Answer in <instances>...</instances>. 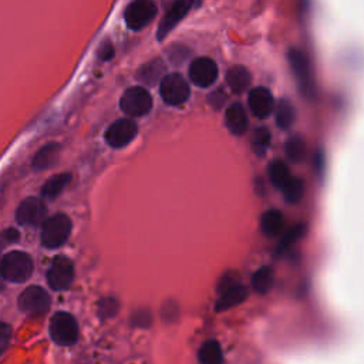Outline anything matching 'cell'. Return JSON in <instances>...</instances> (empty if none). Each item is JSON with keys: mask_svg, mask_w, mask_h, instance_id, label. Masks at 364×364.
<instances>
[{"mask_svg": "<svg viewBox=\"0 0 364 364\" xmlns=\"http://www.w3.org/2000/svg\"><path fill=\"white\" fill-rule=\"evenodd\" d=\"M33 267L31 256L21 250H11L0 259V274L6 282H26L31 276Z\"/></svg>", "mask_w": 364, "mask_h": 364, "instance_id": "obj_1", "label": "cell"}, {"mask_svg": "<svg viewBox=\"0 0 364 364\" xmlns=\"http://www.w3.org/2000/svg\"><path fill=\"white\" fill-rule=\"evenodd\" d=\"M41 245L48 249H55L64 245L71 233V219L65 213H55L41 223Z\"/></svg>", "mask_w": 364, "mask_h": 364, "instance_id": "obj_2", "label": "cell"}, {"mask_svg": "<svg viewBox=\"0 0 364 364\" xmlns=\"http://www.w3.org/2000/svg\"><path fill=\"white\" fill-rule=\"evenodd\" d=\"M51 340L58 346H71L78 338V324L73 314L57 311L48 326Z\"/></svg>", "mask_w": 364, "mask_h": 364, "instance_id": "obj_3", "label": "cell"}, {"mask_svg": "<svg viewBox=\"0 0 364 364\" xmlns=\"http://www.w3.org/2000/svg\"><path fill=\"white\" fill-rule=\"evenodd\" d=\"M50 304L51 299L48 293L40 286H28L20 293L17 299L18 309L30 317L44 316L48 311Z\"/></svg>", "mask_w": 364, "mask_h": 364, "instance_id": "obj_4", "label": "cell"}, {"mask_svg": "<svg viewBox=\"0 0 364 364\" xmlns=\"http://www.w3.org/2000/svg\"><path fill=\"white\" fill-rule=\"evenodd\" d=\"M218 291L220 296L219 300L215 303L216 311L232 309L245 301L247 297V289L240 284V282L235 276H226L220 279L218 284Z\"/></svg>", "mask_w": 364, "mask_h": 364, "instance_id": "obj_5", "label": "cell"}, {"mask_svg": "<svg viewBox=\"0 0 364 364\" xmlns=\"http://www.w3.org/2000/svg\"><path fill=\"white\" fill-rule=\"evenodd\" d=\"M159 92L162 100L168 105H173V107L182 105L183 102H186V100L191 95V90L186 80L178 73L166 74L161 80Z\"/></svg>", "mask_w": 364, "mask_h": 364, "instance_id": "obj_6", "label": "cell"}, {"mask_svg": "<svg viewBox=\"0 0 364 364\" xmlns=\"http://www.w3.org/2000/svg\"><path fill=\"white\" fill-rule=\"evenodd\" d=\"M119 107L129 117H142L151 111L152 97L142 87H131L122 94Z\"/></svg>", "mask_w": 364, "mask_h": 364, "instance_id": "obj_7", "label": "cell"}, {"mask_svg": "<svg viewBox=\"0 0 364 364\" xmlns=\"http://www.w3.org/2000/svg\"><path fill=\"white\" fill-rule=\"evenodd\" d=\"M289 63L301 92L306 97H311L314 94V80L307 55L303 51L293 48L289 51Z\"/></svg>", "mask_w": 364, "mask_h": 364, "instance_id": "obj_8", "label": "cell"}, {"mask_svg": "<svg viewBox=\"0 0 364 364\" xmlns=\"http://www.w3.org/2000/svg\"><path fill=\"white\" fill-rule=\"evenodd\" d=\"M156 6L152 0H134L124 13L127 26L131 30H141L156 16Z\"/></svg>", "mask_w": 364, "mask_h": 364, "instance_id": "obj_9", "label": "cell"}, {"mask_svg": "<svg viewBox=\"0 0 364 364\" xmlns=\"http://www.w3.org/2000/svg\"><path fill=\"white\" fill-rule=\"evenodd\" d=\"M74 280V264L65 256H57L53 259L47 272V282L53 290H67Z\"/></svg>", "mask_w": 364, "mask_h": 364, "instance_id": "obj_10", "label": "cell"}, {"mask_svg": "<svg viewBox=\"0 0 364 364\" xmlns=\"http://www.w3.org/2000/svg\"><path fill=\"white\" fill-rule=\"evenodd\" d=\"M47 215L46 203L36 196H28L16 209V220L21 226H38Z\"/></svg>", "mask_w": 364, "mask_h": 364, "instance_id": "obj_11", "label": "cell"}, {"mask_svg": "<svg viewBox=\"0 0 364 364\" xmlns=\"http://www.w3.org/2000/svg\"><path fill=\"white\" fill-rule=\"evenodd\" d=\"M138 127L132 119L121 118L114 121L105 131V141L112 148H122L128 145L136 135Z\"/></svg>", "mask_w": 364, "mask_h": 364, "instance_id": "obj_12", "label": "cell"}, {"mask_svg": "<svg viewBox=\"0 0 364 364\" xmlns=\"http://www.w3.org/2000/svg\"><path fill=\"white\" fill-rule=\"evenodd\" d=\"M189 78L195 85L202 88L212 85L218 78L216 63L208 57H198L191 63Z\"/></svg>", "mask_w": 364, "mask_h": 364, "instance_id": "obj_13", "label": "cell"}, {"mask_svg": "<svg viewBox=\"0 0 364 364\" xmlns=\"http://www.w3.org/2000/svg\"><path fill=\"white\" fill-rule=\"evenodd\" d=\"M195 6V0H175L171 9L165 13L156 31V38L164 40L171 30L188 14V11Z\"/></svg>", "mask_w": 364, "mask_h": 364, "instance_id": "obj_14", "label": "cell"}, {"mask_svg": "<svg viewBox=\"0 0 364 364\" xmlns=\"http://www.w3.org/2000/svg\"><path fill=\"white\" fill-rule=\"evenodd\" d=\"M247 102H249V108H250L252 114L260 119L270 117V114L273 112V108H274L273 95L264 87H256V88L250 90Z\"/></svg>", "mask_w": 364, "mask_h": 364, "instance_id": "obj_15", "label": "cell"}, {"mask_svg": "<svg viewBox=\"0 0 364 364\" xmlns=\"http://www.w3.org/2000/svg\"><path fill=\"white\" fill-rule=\"evenodd\" d=\"M60 151H61L60 144H57V142L46 144V145L41 146V148L36 152V155L33 156L31 168H33L34 171H44V169L51 168V166L55 165V162L58 161Z\"/></svg>", "mask_w": 364, "mask_h": 364, "instance_id": "obj_16", "label": "cell"}, {"mask_svg": "<svg viewBox=\"0 0 364 364\" xmlns=\"http://www.w3.org/2000/svg\"><path fill=\"white\" fill-rule=\"evenodd\" d=\"M226 128L235 135H243L247 131V115L239 102L229 105L225 114Z\"/></svg>", "mask_w": 364, "mask_h": 364, "instance_id": "obj_17", "label": "cell"}, {"mask_svg": "<svg viewBox=\"0 0 364 364\" xmlns=\"http://www.w3.org/2000/svg\"><path fill=\"white\" fill-rule=\"evenodd\" d=\"M226 82L235 94L246 91L252 82V74L243 65H233L226 73Z\"/></svg>", "mask_w": 364, "mask_h": 364, "instance_id": "obj_18", "label": "cell"}, {"mask_svg": "<svg viewBox=\"0 0 364 364\" xmlns=\"http://www.w3.org/2000/svg\"><path fill=\"white\" fill-rule=\"evenodd\" d=\"M283 228H284V218L279 209H269L262 215L260 229L266 236L273 237L279 235L283 230Z\"/></svg>", "mask_w": 364, "mask_h": 364, "instance_id": "obj_19", "label": "cell"}, {"mask_svg": "<svg viewBox=\"0 0 364 364\" xmlns=\"http://www.w3.org/2000/svg\"><path fill=\"white\" fill-rule=\"evenodd\" d=\"M71 175L68 172L53 175L46 181V183L41 188V196L46 199H55L70 183Z\"/></svg>", "mask_w": 364, "mask_h": 364, "instance_id": "obj_20", "label": "cell"}, {"mask_svg": "<svg viewBox=\"0 0 364 364\" xmlns=\"http://www.w3.org/2000/svg\"><path fill=\"white\" fill-rule=\"evenodd\" d=\"M252 284L259 294H266L267 291H270L274 284L273 269L269 266H262L260 269H257L252 277Z\"/></svg>", "mask_w": 364, "mask_h": 364, "instance_id": "obj_21", "label": "cell"}, {"mask_svg": "<svg viewBox=\"0 0 364 364\" xmlns=\"http://www.w3.org/2000/svg\"><path fill=\"white\" fill-rule=\"evenodd\" d=\"M198 358L203 364H220L223 361L220 344L216 340H209L203 343L199 348Z\"/></svg>", "mask_w": 364, "mask_h": 364, "instance_id": "obj_22", "label": "cell"}, {"mask_svg": "<svg viewBox=\"0 0 364 364\" xmlns=\"http://www.w3.org/2000/svg\"><path fill=\"white\" fill-rule=\"evenodd\" d=\"M164 70H165V65H164L162 60L156 58V60H152V61L146 63L145 65H142L139 73H138V77L144 82L155 84L156 80H159V77L164 73Z\"/></svg>", "mask_w": 364, "mask_h": 364, "instance_id": "obj_23", "label": "cell"}, {"mask_svg": "<svg viewBox=\"0 0 364 364\" xmlns=\"http://www.w3.org/2000/svg\"><path fill=\"white\" fill-rule=\"evenodd\" d=\"M290 176L291 175L284 162L273 161L269 165V179L277 189H282L286 185V182L290 179Z\"/></svg>", "mask_w": 364, "mask_h": 364, "instance_id": "obj_24", "label": "cell"}, {"mask_svg": "<svg viewBox=\"0 0 364 364\" xmlns=\"http://www.w3.org/2000/svg\"><path fill=\"white\" fill-rule=\"evenodd\" d=\"M294 108L289 100H280L276 108V124L282 129H287L294 121Z\"/></svg>", "mask_w": 364, "mask_h": 364, "instance_id": "obj_25", "label": "cell"}, {"mask_svg": "<svg viewBox=\"0 0 364 364\" xmlns=\"http://www.w3.org/2000/svg\"><path fill=\"white\" fill-rule=\"evenodd\" d=\"M280 191L283 192V198L289 203H297L304 193V183L300 178L290 176V179L286 182V185Z\"/></svg>", "mask_w": 364, "mask_h": 364, "instance_id": "obj_26", "label": "cell"}, {"mask_svg": "<svg viewBox=\"0 0 364 364\" xmlns=\"http://www.w3.org/2000/svg\"><path fill=\"white\" fill-rule=\"evenodd\" d=\"M286 155L291 162H301L306 156V142L301 136H290L286 142Z\"/></svg>", "mask_w": 364, "mask_h": 364, "instance_id": "obj_27", "label": "cell"}, {"mask_svg": "<svg viewBox=\"0 0 364 364\" xmlns=\"http://www.w3.org/2000/svg\"><path fill=\"white\" fill-rule=\"evenodd\" d=\"M270 144V131L264 127L256 128L252 136V146L257 155H263Z\"/></svg>", "mask_w": 364, "mask_h": 364, "instance_id": "obj_28", "label": "cell"}, {"mask_svg": "<svg viewBox=\"0 0 364 364\" xmlns=\"http://www.w3.org/2000/svg\"><path fill=\"white\" fill-rule=\"evenodd\" d=\"M304 233H306V225H304V223H299V225L293 226L291 229H289V230L283 235L282 242H280L277 250H279V252H283L284 249L290 247V246L294 245L297 240H300V239L304 236Z\"/></svg>", "mask_w": 364, "mask_h": 364, "instance_id": "obj_29", "label": "cell"}, {"mask_svg": "<svg viewBox=\"0 0 364 364\" xmlns=\"http://www.w3.org/2000/svg\"><path fill=\"white\" fill-rule=\"evenodd\" d=\"M18 237H20V233L17 229L14 228H7L6 230H3L0 233V239L4 240L6 243H14V242H18Z\"/></svg>", "mask_w": 364, "mask_h": 364, "instance_id": "obj_30", "label": "cell"}, {"mask_svg": "<svg viewBox=\"0 0 364 364\" xmlns=\"http://www.w3.org/2000/svg\"><path fill=\"white\" fill-rule=\"evenodd\" d=\"M112 55H114V48H112L111 43L109 41L102 43L98 48V57L101 60H109V58H112Z\"/></svg>", "mask_w": 364, "mask_h": 364, "instance_id": "obj_31", "label": "cell"}, {"mask_svg": "<svg viewBox=\"0 0 364 364\" xmlns=\"http://www.w3.org/2000/svg\"><path fill=\"white\" fill-rule=\"evenodd\" d=\"M11 337V327L10 324L0 321V346H6Z\"/></svg>", "mask_w": 364, "mask_h": 364, "instance_id": "obj_32", "label": "cell"}, {"mask_svg": "<svg viewBox=\"0 0 364 364\" xmlns=\"http://www.w3.org/2000/svg\"><path fill=\"white\" fill-rule=\"evenodd\" d=\"M225 100H226V97H225V94L222 92V90L213 92V94L209 97V102L212 104L213 108H220V107L223 105Z\"/></svg>", "mask_w": 364, "mask_h": 364, "instance_id": "obj_33", "label": "cell"}, {"mask_svg": "<svg viewBox=\"0 0 364 364\" xmlns=\"http://www.w3.org/2000/svg\"><path fill=\"white\" fill-rule=\"evenodd\" d=\"M102 306H100V316H102V313L105 310H108V316H112L115 313V309H112V306H115V300L114 299H104L101 301Z\"/></svg>", "mask_w": 364, "mask_h": 364, "instance_id": "obj_34", "label": "cell"}, {"mask_svg": "<svg viewBox=\"0 0 364 364\" xmlns=\"http://www.w3.org/2000/svg\"><path fill=\"white\" fill-rule=\"evenodd\" d=\"M4 289V284H3V277H1V274H0V291Z\"/></svg>", "mask_w": 364, "mask_h": 364, "instance_id": "obj_35", "label": "cell"}, {"mask_svg": "<svg viewBox=\"0 0 364 364\" xmlns=\"http://www.w3.org/2000/svg\"><path fill=\"white\" fill-rule=\"evenodd\" d=\"M4 347H6V346H0V355H1L3 351H4Z\"/></svg>", "mask_w": 364, "mask_h": 364, "instance_id": "obj_36", "label": "cell"}]
</instances>
